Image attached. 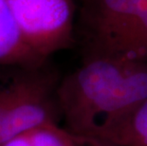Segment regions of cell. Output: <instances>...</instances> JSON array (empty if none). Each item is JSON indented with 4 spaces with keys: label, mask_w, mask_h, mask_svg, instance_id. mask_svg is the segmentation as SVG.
I'll list each match as a JSON object with an SVG mask.
<instances>
[{
    "label": "cell",
    "mask_w": 147,
    "mask_h": 146,
    "mask_svg": "<svg viewBox=\"0 0 147 146\" xmlns=\"http://www.w3.org/2000/svg\"><path fill=\"white\" fill-rule=\"evenodd\" d=\"M58 96L73 131L96 139L147 99V62L90 54Z\"/></svg>",
    "instance_id": "1"
},
{
    "label": "cell",
    "mask_w": 147,
    "mask_h": 146,
    "mask_svg": "<svg viewBox=\"0 0 147 146\" xmlns=\"http://www.w3.org/2000/svg\"><path fill=\"white\" fill-rule=\"evenodd\" d=\"M91 54L147 61V0H84Z\"/></svg>",
    "instance_id": "2"
},
{
    "label": "cell",
    "mask_w": 147,
    "mask_h": 146,
    "mask_svg": "<svg viewBox=\"0 0 147 146\" xmlns=\"http://www.w3.org/2000/svg\"><path fill=\"white\" fill-rule=\"evenodd\" d=\"M28 44L47 56L72 41L73 0H7Z\"/></svg>",
    "instance_id": "3"
},
{
    "label": "cell",
    "mask_w": 147,
    "mask_h": 146,
    "mask_svg": "<svg viewBox=\"0 0 147 146\" xmlns=\"http://www.w3.org/2000/svg\"><path fill=\"white\" fill-rule=\"evenodd\" d=\"M48 82L38 75L16 80L0 91V144L52 122Z\"/></svg>",
    "instance_id": "4"
},
{
    "label": "cell",
    "mask_w": 147,
    "mask_h": 146,
    "mask_svg": "<svg viewBox=\"0 0 147 146\" xmlns=\"http://www.w3.org/2000/svg\"><path fill=\"white\" fill-rule=\"evenodd\" d=\"M44 60L27 43L7 0H0V64L37 67Z\"/></svg>",
    "instance_id": "5"
},
{
    "label": "cell",
    "mask_w": 147,
    "mask_h": 146,
    "mask_svg": "<svg viewBox=\"0 0 147 146\" xmlns=\"http://www.w3.org/2000/svg\"><path fill=\"white\" fill-rule=\"evenodd\" d=\"M95 141L112 146H147V99Z\"/></svg>",
    "instance_id": "6"
},
{
    "label": "cell",
    "mask_w": 147,
    "mask_h": 146,
    "mask_svg": "<svg viewBox=\"0 0 147 146\" xmlns=\"http://www.w3.org/2000/svg\"><path fill=\"white\" fill-rule=\"evenodd\" d=\"M32 146H77L72 136L58 128L53 122L30 131Z\"/></svg>",
    "instance_id": "7"
}]
</instances>
